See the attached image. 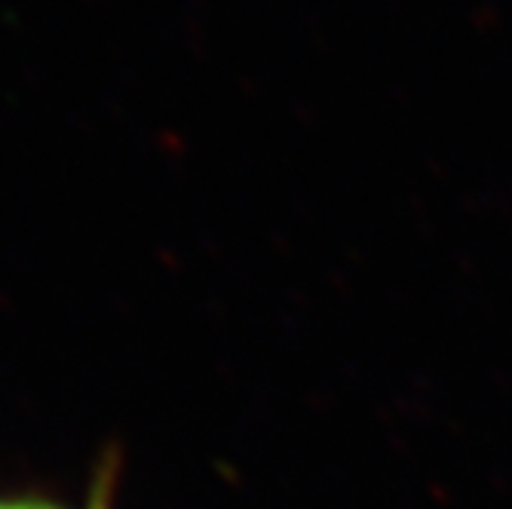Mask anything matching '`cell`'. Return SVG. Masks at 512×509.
<instances>
[{"mask_svg": "<svg viewBox=\"0 0 512 509\" xmlns=\"http://www.w3.org/2000/svg\"><path fill=\"white\" fill-rule=\"evenodd\" d=\"M0 509H65L56 503H0Z\"/></svg>", "mask_w": 512, "mask_h": 509, "instance_id": "1", "label": "cell"}]
</instances>
